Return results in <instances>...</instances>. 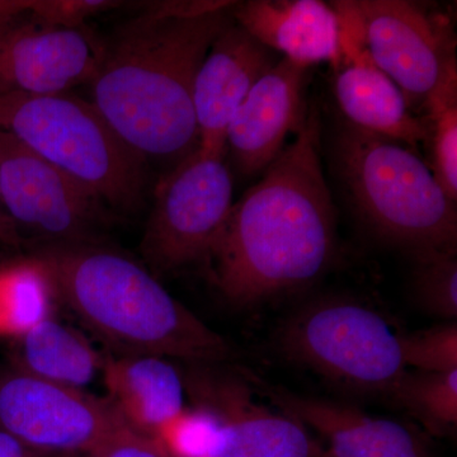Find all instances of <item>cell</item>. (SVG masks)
I'll use <instances>...</instances> for the list:
<instances>
[{"instance_id":"9","label":"cell","mask_w":457,"mask_h":457,"mask_svg":"<svg viewBox=\"0 0 457 457\" xmlns=\"http://www.w3.org/2000/svg\"><path fill=\"white\" fill-rule=\"evenodd\" d=\"M126 425L110 400L25 371L0 384L2 432L37 453L92 455Z\"/></svg>"},{"instance_id":"12","label":"cell","mask_w":457,"mask_h":457,"mask_svg":"<svg viewBox=\"0 0 457 457\" xmlns=\"http://www.w3.org/2000/svg\"><path fill=\"white\" fill-rule=\"evenodd\" d=\"M187 387L198 405L220 418L209 457H326L303 423L254 402L245 381L198 374Z\"/></svg>"},{"instance_id":"16","label":"cell","mask_w":457,"mask_h":457,"mask_svg":"<svg viewBox=\"0 0 457 457\" xmlns=\"http://www.w3.org/2000/svg\"><path fill=\"white\" fill-rule=\"evenodd\" d=\"M335 71L336 101L345 121L413 149L426 143L428 129L423 117L409 110L402 90L343 29L342 55Z\"/></svg>"},{"instance_id":"8","label":"cell","mask_w":457,"mask_h":457,"mask_svg":"<svg viewBox=\"0 0 457 457\" xmlns=\"http://www.w3.org/2000/svg\"><path fill=\"white\" fill-rule=\"evenodd\" d=\"M224 154L198 147L156 186L140 251L152 273L203 262L233 206V176Z\"/></svg>"},{"instance_id":"25","label":"cell","mask_w":457,"mask_h":457,"mask_svg":"<svg viewBox=\"0 0 457 457\" xmlns=\"http://www.w3.org/2000/svg\"><path fill=\"white\" fill-rule=\"evenodd\" d=\"M403 360L408 368L422 372H449L457 370L456 321L416 333H403Z\"/></svg>"},{"instance_id":"6","label":"cell","mask_w":457,"mask_h":457,"mask_svg":"<svg viewBox=\"0 0 457 457\" xmlns=\"http://www.w3.org/2000/svg\"><path fill=\"white\" fill-rule=\"evenodd\" d=\"M402 333L365 303L327 297L303 305L279 329L288 359L353 392L390 396L408 371Z\"/></svg>"},{"instance_id":"7","label":"cell","mask_w":457,"mask_h":457,"mask_svg":"<svg viewBox=\"0 0 457 457\" xmlns=\"http://www.w3.org/2000/svg\"><path fill=\"white\" fill-rule=\"evenodd\" d=\"M330 4L342 29L402 90L409 110L420 112L447 75L457 71L450 18L408 0H341Z\"/></svg>"},{"instance_id":"5","label":"cell","mask_w":457,"mask_h":457,"mask_svg":"<svg viewBox=\"0 0 457 457\" xmlns=\"http://www.w3.org/2000/svg\"><path fill=\"white\" fill-rule=\"evenodd\" d=\"M0 134L88 189L112 212H139L146 161L111 128L97 107L69 93L0 95Z\"/></svg>"},{"instance_id":"31","label":"cell","mask_w":457,"mask_h":457,"mask_svg":"<svg viewBox=\"0 0 457 457\" xmlns=\"http://www.w3.org/2000/svg\"><path fill=\"white\" fill-rule=\"evenodd\" d=\"M87 457H98L97 455H88Z\"/></svg>"},{"instance_id":"23","label":"cell","mask_w":457,"mask_h":457,"mask_svg":"<svg viewBox=\"0 0 457 457\" xmlns=\"http://www.w3.org/2000/svg\"><path fill=\"white\" fill-rule=\"evenodd\" d=\"M411 294L414 302L433 317H457V252H433L413 257Z\"/></svg>"},{"instance_id":"19","label":"cell","mask_w":457,"mask_h":457,"mask_svg":"<svg viewBox=\"0 0 457 457\" xmlns=\"http://www.w3.org/2000/svg\"><path fill=\"white\" fill-rule=\"evenodd\" d=\"M21 354L27 374L79 390L104 366L80 333L51 317L22 335Z\"/></svg>"},{"instance_id":"3","label":"cell","mask_w":457,"mask_h":457,"mask_svg":"<svg viewBox=\"0 0 457 457\" xmlns=\"http://www.w3.org/2000/svg\"><path fill=\"white\" fill-rule=\"evenodd\" d=\"M35 262L90 329L131 354L196 363L233 356L227 339L125 255L96 245H45Z\"/></svg>"},{"instance_id":"30","label":"cell","mask_w":457,"mask_h":457,"mask_svg":"<svg viewBox=\"0 0 457 457\" xmlns=\"http://www.w3.org/2000/svg\"><path fill=\"white\" fill-rule=\"evenodd\" d=\"M35 0H0V20L29 11Z\"/></svg>"},{"instance_id":"20","label":"cell","mask_w":457,"mask_h":457,"mask_svg":"<svg viewBox=\"0 0 457 457\" xmlns=\"http://www.w3.org/2000/svg\"><path fill=\"white\" fill-rule=\"evenodd\" d=\"M431 435L445 436L457 425V370L407 371L389 396Z\"/></svg>"},{"instance_id":"15","label":"cell","mask_w":457,"mask_h":457,"mask_svg":"<svg viewBox=\"0 0 457 457\" xmlns=\"http://www.w3.org/2000/svg\"><path fill=\"white\" fill-rule=\"evenodd\" d=\"M270 402L317 433L326 457H433L417 433L335 400L264 386Z\"/></svg>"},{"instance_id":"2","label":"cell","mask_w":457,"mask_h":457,"mask_svg":"<svg viewBox=\"0 0 457 457\" xmlns=\"http://www.w3.org/2000/svg\"><path fill=\"white\" fill-rule=\"evenodd\" d=\"M195 17L143 11L102 41L89 101L145 161L177 165L200 147L194 110L198 69L234 18V5Z\"/></svg>"},{"instance_id":"17","label":"cell","mask_w":457,"mask_h":457,"mask_svg":"<svg viewBox=\"0 0 457 457\" xmlns=\"http://www.w3.org/2000/svg\"><path fill=\"white\" fill-rule=\"evenodd\" d=\"M236 23L263 46L294 64L311 69L342 55V26L330 3L320 0H248L237 2Z\"/></svg>"},{"instance_id":"4","label":"cell","mask_w":457,"mask_h":457,"mask_svg":"<svg viewBox=\"0 0 457 457\" xmlns=\"http://www.w3.org/2000/svg\"><path fill=\"white\" fill-rule=\"evenodd\" d=\"M337 179L372 236L411 258L457 252V207L414 150L339 120L332 140Z\"/></svg>"},{"instance_id":"22","label":"cell","mask_w":457,"mask_h":457,"mask_svg":"<svg viewBox=\"0 0 457 457\" xmlns=\"http://www.w3.org/2000/svg\"><path fill=\"white\" fill-rule=\"evenodd\" d=\"M54 287L36 262L0 278V330L25 335L51 317Z\"/></svg>"},{"instance_id":"24","label":"cell","mask_w":457,"mask_h":457,"mask_svg":"<svg viewBox=\"0 0 457 457\" xmlns=\"http://www.w3.org/2000/svg\"><path fill=\"white\" fill-rule=\"evenodd\" d=\"M220 425L215 411L197 404L185 408L156 438L174 457H209Z\"/></svg>"},{"instance_id":"13","label":"cell","mask_w":457,"mask_h":457,"mask_svg":"<svg viewBox=\"0 0 457 457\" xmlns=\"http://www.w3.org/2000/svg\"><path fill=\"white\" fill-rule=\"evenodd\" d=\"M309 69L279 59L278 64L255 84L228 123L225 150L237 173L253 177L284 150L291 131L305 120L303 101Z\"/></svg>"},{"instance_id":"27","label":"cell","mask_w":457,"mask_h":457,"mask_svg":"<svg viewBox=\"0 0 457 457\" xmlns=\"http://www.w3.org/2000/svg\"><path fill=\"white\" fill-rule=\"evenodd\" d=\"M98 457H174L158 438L135 431L126 425L97 453Z\"/></svg>"},{"instance_id":"28","label":"cell","mask_w":457,"mask_h":457,"mask_svg":"<svg viewBox=\"0 0 457 457\" xmlns=\"http://www.w3.org/2000/svg\"><path fill=\"white\" fill-rule=\"evenodd\" d=\"M0 457H71L54 456L46 453H37L21 444L16 438L9 436L8 433L0 431Z\"/></svg>"},{"instance_id":"18","label":"cell","mask_w":457,"mask_h":457,"mask_svg":"<svg viewBox=\"0 0 457 457\" xmlns=\"http://www.w3.org/2000/svg\"><path fill=\"white\" fill-rule=\"evenodd\" d=\"M111 403L135 431L150 437L185 411V380L164 357H110L102 366Z\"/></svg>"},{"instance_id":"1","label":"cell","mask_w":457,"mask_h":457,"mask_svg":"<svg viewBox=\"0 0 457 457\" xmlns=\"http://www.w3.org/2000/svg\"><path fill=\"white\" fill-rule=\"evenodd\" d=\"M320 121L306 111L293 143L228 210L204 263L228 303L252 306L320 278L337 254V212L320 161Z\"/></svg>"},{"instance_id":"10","label":"cell","mask_w":457,"mask_h":457,"mask_svg":"<svg viewBox=\"0 0 457 457\" xmlns=\"http://www.w3.org/2000/svg\"><path fill=\"white\" fill-rule=\"evenodd\" d=\"M0 198L16 228L47 245H96L108 209L79 182L0 134Z\"/></svg>"},{"instance_id":"11","label":"cell","mask_w":457,"mask_h":457,"mask_svg":"<svg viewBox=\"0 0 457 457\" xmlns=\"http://www.w3.org/2000/svg\"><path fill=\"white\" fill-rule=\"evenodd\" d=\"M29 9L0 20V95H57L88 84L102 41L87 27L47 25Z\"/></svg>"},{"instance_id":"26","label":"cell","mask_w":457,"mask_h":457,"mask_svg":"<svg viewBox=\"0 0 457 457\" xmlns=\"http://www.w3.org/2000/svg\"><path fill=\"white\" fill-rule=\"evenodd\" d=\"M113 0H35L29 11L47 25L62 29H83L89 18L122 7Z\"/></svg>"},{"instance_id":"29","label":"cell","mask_w":457,"mask_h":457,"mask_svg":"<svg viewBox=\"0 0 457 457\" xmlns=\"http://www.w3.org/2000/svg\"><path fill=\"white\" fill-rule=\"evenodd\" d=\"M0 242L11 245H17L20 243L16 225L8 218L7 213L3 209L2 198H0Z\"/></svg>"},{"instance_id":"14","label":"cell","mask_w":457,"mask_h":457,"mask_svg":"<svg viewBox=\"0 0 457 457\" xmlns=\"http://www.w3.org/2000/svg\"><path fill=\"white\" fill-rule=\"evenodd\" d=\"M276 55L236 21L215 38L194 84L201 149L227 155L228 123L255 84L278 64Z\"/></svg>"},{"instance_id":"21","label":"cell","mask_w":457,"mask_h":457,"mask_svg":"<svg viewBox=\"0 0 457 457\" xmlns=\"http://www.w3.org/2000/svg\"><path fill=\"white\" fill-rule=\"evenodd\" d=\"M422 112L432 147L429 168L446 196L457 204V71L442 80Z\"/></svg>"}]
</instances>
